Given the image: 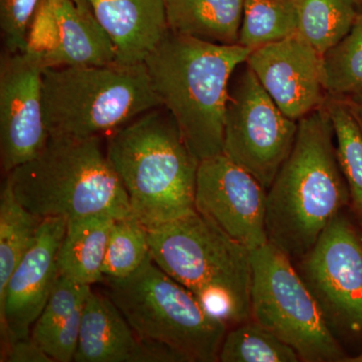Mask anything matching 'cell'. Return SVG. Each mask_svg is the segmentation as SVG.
Instances as JSON below:
<instances>
[{
	"instance_id": "d6a6232c",
	"label": "cell",
	"mask_w": 362,
	"mask_h": 362,
	"mask_svg": "<svg viewBox=\"0 0 362 362\" xmlns=\"http://www.w3.org/2000/svg\"><path fill=\"white\" fill-rule=\"evenodd\" d=\"M357 2H358L359 6H362V0H357Z\"/></svg>"
},
{
	"instance_id": "4dcf8cb0",
	"label": "cell",
	"mask_w": 362,
	"mask_h": 362,
	"mask_svg": "<svg viewBox=\"0 0 362 362\" xmlns=\"http://www.w3.org/2000/svg\"><path fill=\"white\" fill-rule=\"evenodd\" d=\"M344 99L347 106L351 111L362 132V90L347 97H340Z\"/></svg>"
},
{
	"instance_id": "30bf717a",
	"label": "cell",
	"mask_w": 362,
	"mask_h": 362,
	"mask_svg": "<svg viewBox=\"0 0 362 362\" xmlns=\"http://www.w3.org/2000/svg\"><path fill=\"white\" fill-rule=\"evenodd\" d=\"M298 121L279 109L249 68L230 89L223 154L266 188L291 153Z\"/></svg>"
},
{
	"instance_id": "ba28073f",
	"label": "cell",
	"mask_w": 362,
	"mask_h": 362,
	"mask_svg": "<svg viewBox=\"0 0 362 362\" xmlns=\"http://www.w3.org/2000/svg\"><path fill=\"white\" fill-rule=\"evenodd\" d=\"M252 320L291 346L300 361L346 362L292 259L267 243L252 250Z\"/></svg>"
},
{
	"instance_id": "484cf974",
	"label": "cell",
	"mask_w": 362,
	"mask_h": 362,
	"mask_svg": "<svg viewBox=\"0 0 362 362\" xmlns=\"http://www.w3.org/2000/svg\"><path fill=\"white\" fill-rule=\"evenodd\" d=\"M151 258L146 226L133 216L116 220L105 256L104 277H129Z\"/></svg>"
},
{
	"instance_id": "8fae6325",
	"label": "cell",
	"mask_w": 362,
	"mask_h": 362,
	"mask_svg": "<svg viewBox=\"0 0 362 362\" xmlns=\"http://www.w3.org/2000/svg\"><path fill=\"white\" fill-rule=\"evenodd\" d=\"M266 189L223 153L199 162L195 211L247 249L269 243Z\"/></svg>"
},
{
	"instance_id": "7a4b0ae2",
	"label": "cell",
	"mask_w": 362,
	"mask_h": 362,
	"mask_svg": "<svg viewBox=\"0 0 362 362\" xmlns=\"http://www.w3.org/2000/svg\"><path fill=\"white\" fill-rule=\"evenodd\" d=\"M251 52L169 32L145 59L161 107L199 161L223 153L230 78Z\"/></svg>"
},
{
	"instance_id": "cb8c5ba5",
	"label": "cell",
	"mask_w": 362,
	"mask_h": 362,
	"mask_svg": "<svg viewBox=\"0 0 362 362\" xmlns=\"http://www.w3.org/2000/svg\"><path fill=\"white\" fill-rule=\"evenodd\" d=\"M218 361L298 362L300 358L291 346L251 319L226 333Z\"/></svg>"
},
{
	"instance_id": "1f68e13d",
	"label": "cell",
	"mask_w": 362,
	"mask_h": 362,
	"mask_svg": "<svg viewBox=\"0 0 362 362\" xmlns=\"http://www.w3.org/2000/svg\"><path fill=\"white\" fill-rule=\"evenodd\" d=\"M346 362H362V352L358 356L350 357Z\"/></svg>"
},
{
	"instance_id": "4316f807",
	"label": "cell",
	"mask_w": 362,
	"mask_h": 362,
	"mask_svg": "<svg viewBox=\"0 0 362 362\" xmlns=\"http://www.w3.org/2000/svg\"><path fill=\"white\" fill-rule=\"evenodd\" d=\"M92 286L81 284L71 279L59 276L49 301L35 323L30 337L44 349L54 333L78 309L82 308Z\"/></svg>"
},
{
	"instance_id": "7402d4cb",
	"label": "cell",
	"mask_w": 362,
	"mask_h": 362,
	"mask_svg": "<svg viewBox=\"0 0 362 362\" xmlns=\"http://www.w3.org/2000/svg\"><path fill=\"white\" fill-rule=\"evenodd\" d=\"M323 106L334 130L338 163L349 187L350 207L362 226V132L343 98L327 95Z\"/></svg>"
},
{
	"instance_id": "6da1fadb",
	"label": "cell",
	"mask_w": 362,
	"mask_h": 362,
	"mask_svg": "<svg viewBox=\"0 0 362 362\" xmlns=\"http://www.w3.org/2000/svg\"><path fill=\"white\" fill-rule=\"evenodd\" d=\"M347 206L349 187L338 163L332 123L322 106L298 121L291 153L268 189L269 243L297 261Z\"/></svg>"
},
{
	"instance_id": "e0dca14e",
	"label": "cell",
	"mask_w": 362,
	"mask_h": 362,
	"mask_svg": "<svg viewBox=\"0 0 362 362\" xmlns=\"http://www.w3.org/2000/svg\"><path fill=\"white\" fill-rule=\"evenodd\" d=\"M141 338L107 295L90 290L83 309L76 362H138Z\"/></svg>"
},
{
	"instance_id": "3957f363",
	"label": "cell",
	"mask_w": 362,
	"mask_h": 362,
	"mask_svg": "<svg viewBox=\"0 0 362 362\" xmlns=\"http://www.w3.org/2000/svg\"><path fill=\"white\" fill-rule=\"evenodd\" d=\"M106 154L129 197L132 216L147 228L197 211L201 161L170 116L154 109L114 131Z\"/></svg>"
},
{
	"instance_id": "f546056e",
	"label": "cell",
	"mask_w": 362,
	"mask_h": 362,
	"mask_svg": "<svg viewBox=\"0 0 362 362\" xmlns=\"http://www.w3.org/2000/svg\"><path fill=\"white\" fill-rule=\"evenodd\" d=\"M1 361L8 362H54L45 350L32 337L11 342L2 351Z\"/></svg>"
},
{
	"instance_id": "ffe728a7",
	"label": "cell",
	"mask_w": 362,
	"mask_h": 362,
	"mask_svg": "<svg viewBox=\"0 0 362 362\" xmlns=\"http://www.w3.org/2000/svg\"><path fill=\"white\" fill-rule=\"evenodd\" d=\"M298 33L321 54L349 33L358 16L357 0H294Z\"/></svg>"
},
{
	"instance_id": "9a60e30c",
	"label": "cell",
	"mask_w": 362,
	"mask_h": 362,
	"mask_svg": "<svg viewBox=\"0 0 362 362\" xmlns=\"http://www.w3.org/2000/svg\"><path fill=\"white\" fill-rule=\"evenodd\" d=\"M322 62V54L297 33L254 49L246 64L279 109L299 121L321 108L327 97Z\"/></svg>"
},
{
	"instance_id": "5bb4252c",
	"label": "cell",
	"mask_w": 362,
	"mask_h": 362,
	"mask_svg": "<svg viewBox=\"0 0 362 362\" xmlns=\"http://www.w3.org/2000/svg\"><path fill=\"white\" fill-rule=\"evenodd\" d=\"M68 220H42L30 249L0 293L2 351L11 342L30 337L59 278L58 254Z\"/></svg>"
},
{
	"instance_id": "d6986e66",
	"label": "cell",
	"mask_w": 362,
	"mask_h": 362,
	"mask_svg": "<svg viewBox=\"0 0 362 362\" xmlns=\"http://www.w3.org/2000/svg\"><path fill=\"white\" fill-rule=\"evenodd\" d=\"M169 32L238 45L245 0H163Z\"/></svg>"
},
{
	"instance_id": "5b68a950",
	"label": "cell",
	"mask_w": 362,
	"mask_h": 362,
	"mask_svg": "<svg viewBox=\"0 0 362 362\" xmlns=\"http://www.w3.org/2000/svg\"><path fill=\"white\" fill-rule=\"evenodd\" d=\"M147 230L154 263L209 311L237 325L251 320V250L197 211Z\"/></svg>"
},
{
	"instance_id": "277c9868",
	"label": "cell",
	"mask_w": 362,
	"mask_h": 362,
	"mask_svg": "<svg viewBox=\"0 0 362 362\" xmlns=\"http://www.w3.org/2000/svg\"><path fill=\"white\" fill-rule=\"evenodd\" d=\"M18 201L39 218L132 216L129 197L100 137L49 136L32 160L6 175Z\"/></svg>"
},
{
	"instance_id": "2e32d148",
	"label": "cell",
	"mask_w": 362,
	"mask_h": 362,
	"mask_svg": "<svg viewBox=\"0 0 362 362\" xmlns=\"http://www.w3.org/2000/svg\"><path fill=\"white\" fill-rule=\"evenodd\" d=\"M87 1L123 65L144 63L169 33L163 0Z\"/></svg>"
},
{
	"instance_id": "f1b7e54d",
	"label": "cell",
	"mask_w": 362,
	"mask_h": 362,
	"mask_svg": "<svg viewBox=\"0 0 362 362\" xmlns=\"http://www.w3.org/2000/svg\"><path fill=\"white\" fill-rule=\"evenodd\" d=\"M83 309L84 306L62 324L61 327L54 333L42 349L54 362H71L75 359L80 338Z\"/></svg>"
},
{
	"instance_id": "44dd1931",
	"label": "cell",
	"mask_w": 362,
	"mask_h": 362,
	"mask_svg": "<svg viewBox=\"0 0 362 362\" xmlns=\"http://www.w3.org/2000/svg\"><path fill=\"white\" fill-rule=\"evenodd\" d=\"M42 221L18 201L6 180L0 194V293L30 249Z\"/></svg>"
},
{
	"instance_id": "52a82bcc",
	"label": "cell",
	"mask_w": 362,
	"mask_h": 362,
	"mask_svg": "<svg viewBox=\"0 0 362 362\" xmlns=\"http://www.w3.org/2000/svg\"><path fill=\"white\" fill-rule=\"evenodd\" d=\"M106 295L143 339L165 343L188 362H216L228 322L150 259L127 278H105Z\"/></svg>"
},
{
	"instance_id": "83f0119b",
	"label": "cell",
	"mask_w": 362,
	"mask_h": 362,
	"mask_svg": "<svg viewBox=\"0 0 362 362\" xmlns=\"http://www.w3.org/2000/svg\"><path fill=\"white\" fill-rule=\"evenodd\" d=\"M42 0H0V28L6 52H25L30 26Z\"/></svg>"
},
{
	"instance_id": "ac0fdd59",
	"label": "cell",
	"mask_w": 362,
	"mask_h": 362,
	"mask_svg": "<svg viewBox=\"0 0 362 362\" xmlns=\"http://www.w3.org/2000/svg\"><path fill=\"white\" fill-rule=\"evenodd\" d=\"M115 221L104 214L68 221L59 250V276L90 286L104 282V259Z\"/></svg>"
},
{
	"instance_id": "603a6c76",
	"label": "cell",
	"mask_w": 362,
	"mask_h": 362,
	"mask_svg": "<svg viewBox=\"0 0 362 362\" xmlns=\"http://www.w3.org/2000/svg\"><path fill=\"white\" fill-rule=\"evenodd\" d=\"M297 33L294 0H245L238 45L254 51Z\"/></svg>"
},
{
	"instance_id": "9c48e42d",
	"label": "cell",
	"mask_w": 362,
	"mask_h": 362,
	"mask_svg": "<svg viewBox=\"0 0 362 362\" xmlns=\"http://www.w3.org/2000/svg\"><path fill=\"white\" fill-rule=\"evenodd\" d=\"M295 266L338 341L362 342V235L342 213Z\"/></svg>"
},
{
	"instance_id": "4fadbf2b",
	"label": "cell",
	"mask_w": 362,
	"mask_h": 362,
	"mask_svg": "<svg viewBox=\"0 0 362 362\" xmlns=\"http://www.w3.org/2000/svg\"><path fill=\"white\" fill-rule=\"evenodd\" d=\"M25 52L44 69L116 62L115 47L87 0H42Z\"/></svg>"
},
{
	"instance_id": "7c38bea8",
	"label": "cell",
	"mask_w": 362,
	"mask_h": 362,
	"mask_svg": "<svg viewBox=\"0 0 362 362\" xmlns=\"http://www.w3.org/2000/svg\"><path fill=\"white\" fill-rule=\"evenodd\" d=\"M44 70L28 52L1 56L0 159L6 175L35 158L49 140L42 109Z\"/></svg>"
},
{
	"instance_id": "d4e9b609",
	"label": "cell",
	"mask_w": 362,
	"mask_h": 362,
	"mask_svg": "<svg viewBox=\"0 0 362 362\" xmlns=\"http://www.w3.org/2000/svg\"><path fill=\"white\" fill-rule=\"evenodd\" d=\"M322 74L330 96L347 97L362 90V13L349 33L323 54Z\"/></svg>"
},
{
	"instance_id": "8992f818",
	"label": "cell",
	"mask_w": 362,
	"mask_h": 362,
	"mask_svg": "<svg viewBox=\"0 0 362 362\" xmlns=\"http://www.w3.org/2000/svg\"><path fill=\"white\" fill-rule=\"evenodd\" d=\"M161 107L145 64L69 66L42 71L45 126L54 137H100Z\"/></svg>"
}]
</instances>
